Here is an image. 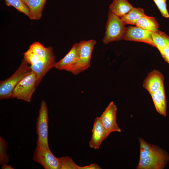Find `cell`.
Masks as SVG:
<instances>
[{
  "mask_svg": "<svg viewBox=\"0 0 169 169\" xmlns=\"http://www.w3.org/2000/svg\"><path fill=\"white\" fill-rule=\"evenodd\" d=\"M30 66L23 59L17 69L9 78L0 82V99L13 98L15 87L26 75L32 71Z\"/></svg>",
  "mask_w": 169,
  "mask_h": 169,
  "instance_id": "cell-1",
  "label": "cell"
},
{
  "mask_svg": "<svg viewBox=\"0 0 169 169\" xmlns=\"http://www.w3.org/2000/svg\"><path fill=\"white\" fill-rule=\"evenodd\" d=\"M48 109L44 100L41 101L39 114L36 122V133L38 135L37 146L50 150L48 143Z\"/></svg>",
  "mask_w": 169,
  "mask_h": 169,
  "instance_id": "cell-2",
  "label": "cell"
},
{
  "mask_svg": "<svg viewBox=\"0 0 169 169\" xmlns=\"http://www.w3.org/2000/svg\"><path fill=\"white\" fill-rule=\"evenodd\" d=\"M125 25L120 18L109 11L103 43L106 44L124 39Z\"/></svg>",
  "mask_w": 169,
  "mask_h": 169,
  "instance_id": "cell-3",
  "label": "cell"
},
{
  "mask_svg": "<svg viewBox=\"0 0 169 169\" xmlns=\"http://www.w3.org/2000/svg\"><path fill=\"white\" fill-rule=\"evenodd\" d=\"M36 77L32 71L23 78L14 88L13 98L30 102L32 95L36 89Z\"/></svg>",
  "mask_w": 169,
  "mask_h": 169,
  "instance_id": "cell-4",
  "label": "cell"
},
{
  "mask_svg": "<svg viewBox=\"0 0 169 169\" xmlns=\"http://www.w3.org/2000/svg\"><path fill=\"white\" fill-rule=\"evenodd\" d=\"M96 44V41L92 39L78 43V61L73 74L77 75L90 67L92 51Z\"/></svg>",
  "mask_w": 169,
  "mask_h": 169,
  "instance_id": "cell-5",
  "label": "cell"
},
{
  "mask_svg": "<svg viewBox=\"0 0 169 169\" xmlns=\"http://www.w3.org/2000/svg\"><path fill=\"white\" fill-rule=\"evenodd\" d=\"M169 161V155L162 150L148 156L140 159L137 169H163Z\"/></svg>",
  "mask_w": 169,
  "mask_h": 169,
  "instance_id": "cell-6",
  "label": "cell"
},
{
  "mask_svg": "<svg viewBox=\"0 0 169 169\" xmlns=\"http://www.w3.org/2000/svg\"><path fill=\"white\" fill-rule=\"evenodd\" d=\"M33 160L41 165L45 169H59L58 158L50 150L37 146L33 153Z\"/></svg>",
  "mask_w": 169,
  "mask_h": 169,
  "instance_id": "cell-7",
  "label": "cell"
},
{
  "mask_svg": "<svg viewBox=\"0 0 169 169\" xmlns=\"http://www.w3.org/2000/svg\"><path fill=\"white\" fill-rule=\"evenodd\" d=\"M117 110L116 105L112 101L99 117L103 127L110 134L115 131L120 132L121 131L117 123Z\"/></svg>",
  "mask_w": 169,
  "mask_h": 169,
  "instance_id": "cell-8",
  "label": "cell"
},
{
  "mask_svg": "<svg viewBox=\"0 0 169 169\" xmlns=\"http://www.w3.org/2000/svg\"><path fill=\"white\" fill-rule=\"evenodd\" d=\"M124 39L126 41L143 42L156 47L153 41L151 31L136 26L126 27Z\"/></svg>",
  "mask_w": 169,
  "mask_h": 169,
  "instance_id": "cell-9",
  "label": "cell"
},
{
  "mask_svg": "<svg viewBox=\"0 0 169 169\" xmlns=\"http://www.w3.org/2000/svg\"><path fill=\"white\" fill-rule=\"evenodd\" d=\"M78 43H75L66 55L60 61L56 62L54 67L74 74L78 61Z\"/></svg>",
  "mask_w": 169,
  "mask_h": 169,
  "instance_id": "cell-10",
  "label": "cell"
},
{
  "mask_svg": "<svg viewBox=\"0 0 169 169\" xmlns=\"http://www.w3.org/2000/svg\"><path fill=\"white\" fill-rule=\"evenodd\" d=\"M56 63L54 53L46 59H41L36 64L30 65L32 71L36 76L37 87L47 72L54 67Z\"/></svg>",
  "mask_w": 169,
  "mask_h": 169,
  "instance_id": "cell-11",
  "label": "cell"
},
{
  "mask_svg": "<svg viewBox=\"0 0 169 169\" xmlns=\"http://www.w3.org/2000/svg\"><path fill=\"white\" fill-rule=\"evenodd\" d=\"M92 132L91 139L89 143L90 147L95 150L98 149L103 141L110 134L103 127L99 117H96L95 120Z\"/></svg>",
  "mask_w": 169,
  "mask_h": 169,
  "instance_id": "cell-12",
  "label": "cell"
},
{
  "mask_svg": "<svg viewBox=\"0 0 169 169\" xmlns=\"http://www.w3.org/2000/svg\"><path fill=\"white\" fill-rule=\"evenodd\" d=\"M164 77L162 74L156 70H154L148 74L143 83V86L150 94L164 85Z\"/></svg>",
  "mask_w": 169,
  "mask_h": 169,
  "instance_id": "cell-13",
  "label": "cell"
},
{
  "mask_svg": "<svg viewBox=\"0 0 169 169\" xmlns=\"http://www.w3.org/2000/svg\"><path fill=\"white\" fill-rule=\"evenodd\" d=\"M127 0H114L109 6V11L119 18L127 13L132 8Z\"/></svg>",
  "mask_w": 169,
  "mask_h": 169,
  "instance_id": "cell-14",
  "label": "cell"
},
{
  "mask_svg": "<svg viewBox=\"0 0 169 169\" xmlns=\"http://www.w3.org/2000/svg\"><path fill=\"white\" fill-rule=\"evenodd\" d=\"M28 7L33 19L41 18L47 0H23Z\"/></svg>",
  "mask_w": 169,
  "mask_h": 169,
  "instance_id": "cell-15",
  "label": "cell"
},
{
  "mask_svg": "<svg viewBox=\"0 0 169 169\" xmlns=\"http://www.w3.org/2000/svg\"><path fill=\"white\" fill-rule=\"evenodd\" d=\"M136 26L143 29L157 32L159 25L156 19L153 17L146 16L139 18L136 21Z\"/></svg>",
  "mask_w": 169,
  "mask_h": 169,
  "instance_id": "cell-16",
  "label": "cell"
},
{
  "mask_svg": "<svg viewBox=\"0 0 169 169\" xmlns=\"http://www.w3.org/2000/svg\"><path fill=\"white\" fill-rule=\"evenodd\" d=\"M146 16L143 9L133 7L127 13L120 18L125 25H135L139 18Z\"/></svg>",
  "mask_w": 169,
  "mask_h": 169,
  "instance_id": "cell-17",
  "label": "cell"
},
{
  "mask_svg": "<svg viewBox=\"0 0 169 169\" xmlns=\"http://www.w3.org/2000/svg\"><path fill=\"white\" fill-rule=\"evenodd\" d=\"M139 140L140 147V159L146 157L152 154L158 152L163 150L157 146L146 142L141 137H139Z\"/></svg>",
  "mask_w": 169,
  "mask_h": 169,
  "instance_id": "cell-18",
  "label": "cell"
},
{
  "mask_svg": "<svg viewBox=\"0 0 169 169\" xmlns=\"http://www.w3.org/2000/svg\"><path fill=\"white\" fill-rule=\"evenodd\" d=\"M29 48L34 51L41 59H45L54 53L51 47H45L38 42L32 44Z\"/></svg>",
  "mask_w": 169,
  "mask_h": 169,
  "instance_id": "cell-19",
  "label": "cell"
},
{
  "mask_svg": "<svg viewBox=\"0 0 169 169\" xmlns=\"http://www.w3.org/2000/svg\"><path fill=\"white\" fill-rule=\"evenodd\" d=\"M4 0L7 6L14 7L18 12L24 13L30 19H33L32 17L28 7L23 0Z\"/></svg>",
  "mask_w": 169,
  "mask_h": 169,
  "instance_id": "cell-20",
  "label": "cell"
},
{
  "mask_svg": "<svg viewBox=\"0 0 169 169\" xmlns=\"http://www.w3.org/2000/svg\"><path fill=\"white\" fill-rule=\"evenodd\" d=\"M59 169H81V166L76 165L72 158L68 156L58 158Z\"/></svg>",
  "mask_w": 169,
  "mask_h": 169,
  "instance_id": "cell-21",
  "label": "cell"
},
{
  "mask_svg": "<svg viewBox=\"0 0 169 169\" xmlns=\"http://www.w3.org/2000/svg\"><path fill=\"white\" fill-rule=\"evenodd\" d=\"M158 31L157 32L151 31V35L156 47L157 48L161 55L166 44L164 38L159 33Z\"/></svg>",
  "mask_w": 169,
  "mask_h": 169,
  "instance_id": "cell-22",
  "label": "cell"
},
{
  "mask_svg": "<svg viewBox=\"0 0 169 169\" xmlns=\"http://www.w3.org/2000/svg\"><path fill=\"white\" fill-rule=\"evenodd\" d=\"M7 145L5 140L0 137V165L7 163L9 161V156L7 151Z\"/></svg>",
  "mask_w": 169,
  "mask_h": 169,
  "instance_id": "cell-23",
  "label": "cell"
},
{
  "mask_svg": "<svg viewBox=\"0 0 169 169\" xmlns=\"http://www.w3.org/2000/svg\"><path fill=\"white\" fill-rule=\"evenodd\" d=\"M157 111L160 114L166 116V108L155 93L150 94Z\"/></svg>",
  "mask_w": 169,
  "mask_h": 169,
  "instance_id": "cell-24",
  "label": "cell"
},
{
  "mask_svg": "<svg viewBox=\"0 0 169 169\" xmlns=\"http://www.w3.org/2000/svg\"><path fill=\"white\" fill-rule=\"evenodd\" d=\"M23 54L24 59L31 65L36 64L41 59L34 51L30 48Z\"/></svg>",
  "mask_w": 169,
  "mask_h": 169,
  "instance_id": "cell-25",
  "label": "cell"
},
{
  "mask_svg": "<svg viewBox=\"0 0 169 169\" xmlns=\"http://www.w3.org/2000/svg\"><path fill=\"white\" fill-rule=\"evenodd\" d=\"M159 10L162 16L166 18H169V14L167 10L166 2L162 0H153Z\"/></svg>",
  "mask_w": 169,
  "mask_h": 169,
  "instance_id": "cell-26",
  "label": "cell"
},
{
  "mask_svg": "<svg viewBox=\"0 0 169 169\" xmlns=\"http://www.w3.org/2000/svg\"><path fill=\"white\" fill-rule=\"evenodd\" d=\"M155 93L156 94L158 97L161 100L164 105L165 107H166V100L164 86H162L160 88L156 90Z\"/></svg>",
  "mask_w": 169,
  "mask_h": 169,
  "instance_id": "cell-27",
  "label": "cell"
},
{
  "mask_svg": "<svg viewBox=\"0 0 169 169\" xmlns=\"http://www.w3.org/2000/svg\"><path fill=\"white\" fill-rule=\"evenodd\" d=\"M161 55L165 60L169 64V48L166 44Z\"/></svg>",
  "mask_w": 169,
  "mask_h": 169,
  "instance_id": "cell-28",
  "label": "cell"
},
{
  "mask_svg": "<svg viewBox=\"0 0 169 169\" xmlns=\"http://www.w3.org/2000/svg\"><path fill=\"white\" fill-rule=\"evenodd\" d=\"M101 168L96 164H91L90 165L81 166V169H100Z\"/></svg>",
  "mask_w": 169,
  "mask_h": 169,
  "instance_id": "cell-29",
  "label": "cell"
},
{
  "mask_svg": "<svg viewBox=\"0 0 169 169\" xmlns=\"http://www.w3.org/2000/svg\"><path fill=\"white\" fill-rule=\"evenodd\" d=\"M158 32L164 38L166 44L169 48V36H167L163 32L159 30L158 31Z\"/></svg>",
  "mask_w": 169,
  "mask_h": 169,
  "instance_id": "cell-30",
  "label": "cell"
},
{
  "mask_svg": "<svg viewBox=\"0 0 169 169\" xmlns=\"http://www.w3.org/2000/svg\"><path fill=\"white\" fill-rule=\"evenodd\" d=\"M2 169H13L14 168L12 167L11 166L8 165L7 163L4 164L2 165L1 167Z\"/></svg>",
  "mask_w": 169,
  "mask_h": 169,
  "instance_id": "cell-31",
  "label": "cell"
},
{
  "mask_svg": "<svg viewBox=\"0 0 169 169\" xmlns=\"http://www.w3.org/2000/svg\"><path fill=\"white\" fill-rule=\"evenodd\" d=\"M163 0V1H164L165 2H166V0Z\"/></svg>",
  "mask_w": 169,
  "mask_h": 169,
  "instance_id": "cell-32",
  "label": "cell"
}]
</instances>
